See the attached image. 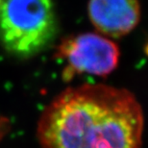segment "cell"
<instances>
[{
    "mask_svg": "<svg viewBox=\"0 0 148 148\" xmlns=\"http://www.w3.org/2000/svg\"><path fill=\"white\" fill-rule=\"evenodd\" d=\"M59 33L54 0H0V44L29 59L52 45Z\"/></svg>",
    "mask_w": 148,
    "mask_h": 148,
    "instance_id": "2",
    "label": "cell"
},
{
    "mask_svg": "<svg viewBox=\"0 0 148 148\" xmlns=\"http://www.w3.org/2000/svg\"><path fill=\"white\" fill-rule=\"evenodd\" d=\"M141 106L125 88L102 84L67 88L41 112V148H140Z\"/></svg>",
    "mask_w": 148,
    "mask_h": 148,
    "instance_id": "1",
    "label": "cell"
},
{
    "mask_svg": "<svg viewBox=\"0 0 148 148\" xmlns=\"http://www.w3.org/2000/svg\"><path fill=\"white\" fill-rule=\"evenodd\" d=\"M88 14L103 36L120 38L137 27L140 20L138 0H88Z\"/></svg>",
    "mask_w": 148,
    "mask_h": 148,
    "instance_id": "4",
    "label": "cell"
},
{
    "mask_svg": "<svg viewBox=\"0 0 148 148\" xmlns=\"http://www.w3.org/2000/svg\"><path fill=\"white\" fill-rule=\"evenodd\" d=\"M71 73L106 76L117 67L119 49L112 40L96 33H84L66 40L59 47Z\"/></svg>",
    "mask_w": 148,
    "mask_h": 148,
    "instance_id": "3",
    "label": "cell"
}]
</instances>
